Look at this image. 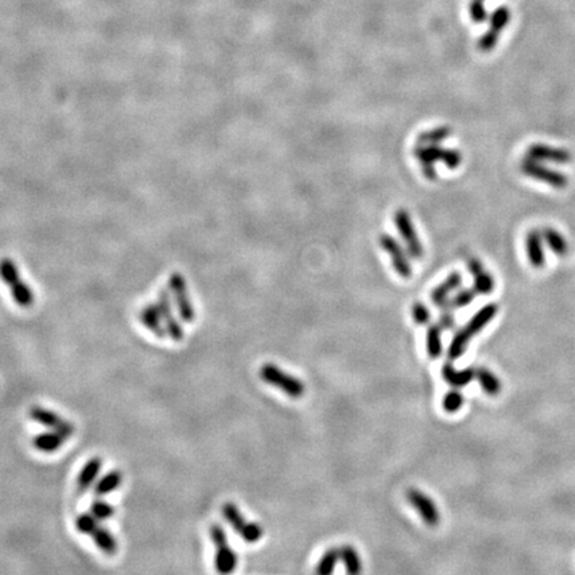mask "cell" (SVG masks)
Returning a JSON list of instances; mask_svg holds the SVG:
<instances>
[{"mask_svg": "<svg viewBox=\"0 0 575 575\" xmlns=\"http://www.w3.org/2000/svg\"><path fill=\"white\" fill-rule=\"evenodd\" d=\"M497 313L498 305L494 303L482 306L481 309L470 318L469 322L465 327L458 329L456 334L453 336V340L447 349V358L450 361L461 358L466 352L471 339L477 336L488 324H490L497 316Z\"/></svg>", "mask_w": 575, "mask_h": 575, "instance_id": "6da1fadb", "label": "cell"}, {"mask_svg": "<svg viewBox=\"0 0 575 575\" xmlns=\"http://www.w3.org/2000/svg\"><path fill=\"white\" fill-rule=\"evenodd\" d=\"M75 528L84 535L94 540L95 546L108 557H114L119 550L118 540L107 528L102 521L95 518L91 513H82L75 519Z\"/></svg>", "mask_w": 575, "mask_h": 575, "instance_id": "7a4b0ae2", "label": "cell"}, {"mask_svg": "<svg viewBox=\"0 0 575 575\" xmlns=\"http://www.w3.org/2000/svg\"><path fill=\"white\" fill-rule=\"evenodd\" d=\"M260 378L270 387L280 389L291 399H301L305 394V384L276 365H262L260 369Z\"/></svg>", "mask_w": 575, "mask_h": 575, "instance_id": "3957f363", "label": "cell"}, {"mask_svg": "<svg viewBox=\"0 0 575 575\" xmlns=\"http://www.w3.org/2000/svg\"><path fill=\"white\" fill-rule=\"evenodd\" d=\"M210 537L214 546V569L220 574H231L237 567V554L231 547L228 535L223 526L213 523L210 528Z\"/></svg>", "mask_w": 575, "mask_h": 575, "instance_id": "277c9868", "label": "cell"}, {"mask_svg": "<svg viewBox=\"0 0 575 575\" xmlns=\"http://www.w3.org/2000/svg\"><path fill=\"white\" fill-rule=\"evenodd\" d=\"M222 514L229 523V526L248 543H256L262 538L264 528L256 522H250L244 518L240 509L234 502H226L222 507Z\"/></svg>", "mask_w": 575, "mask_h": 575, "instance_id": "5b68a950", "label": "cell"}, {"mask_svg": "<svg viewBox=\"0 0 575 575\" xmlns=\"http://www.w3.org/2000/svg\"><path fill=\"white\" fill-rule=\"evenodd\" d=\"M519 168H521V172L523 175L531 177L534 180H538L540 183H545V184L550 186L552 188L564 189L569 184V177L566 176L564 174L552 169V168L542 164V162L533 160L530 157H525L521 162Z\"/></svg>", "mask_w": 575, "mask_h": 575, "instance_id": "8992f818", "label": "cell"}, {"mask_svg": "<svg viewBox=\"0 0 575 575\" xmlns=\"http://www.w3.org/2000/svg\"><path fill=\"white\" fill-rule=\"evenodd\" d=\"M394 224L401 238L405 241V247L409 256L414 260H421L423 258V247L417 235V231L414 229L409 212L406 210H399L396 212Z\"/></svg>", "mask_w": 575, "mask_h": 575, "instance_id": "52a82bcc", "label": "cell"}, {"mask_svg": "<svg viewBox=\"0 0 575 575\" xmlns=\"http://www.w3.org/2000/svg\"><path fill=\"white\" fill-rule=\"evenodd\" d=\"M406 500L411 507L418 513V516L423 518L425 525H428L429 528H435L440 525L441 521L440 510L429 495H426L418 489L411 488L406 492Z\"/></svg>", "mask_w": 575, "mask_h": 575, "instance_id": "ba28073f", "label": "cell"}, {"mask_svg": "<svg viewBox=\"0 0 575 575\" xmlns=\"http://www.w3.org/2000/svg\"><path fill=\"white\" fill-rule=\"evenodd\" d=\"M30 418L39 425L47 428L49 430H55L61 435H67L68 438H71L75 433L73 423L63 418L59 413L43 408V406H32L30 409Z\"/></svg>", "mask_w": 575, "mask_h": 575, "instance_id": "9c48e42d", "label": "cell"}, {"mask_svg": "<svg viewBox=\"0 0 575 575\" xmlns=\"http://www.w3.org/2000/svg\"><path fill=\"white\" fill-rule=\"evenodd\" d=\"M0 276H1V279L4 280V282L10 286L12 297H13V300H15V303L18 305L27 308V306L34 304L32 291L23 282H20L16 270L13 267H11L10 262H3L0 265Z\"/></svg>", "mask_w": 575, "mask_h": 575, "instance_id": "30bf717a", "label": "cell"}, {"mask_svg": "<svg viewBox=\"0 0 575 575\" xmlns=\"http://www.w3.org/2000/svg\"><path fill=\"white\" fill-rule=\"evenodd\" d=\"M380 246L387 250L390 261L393 264V268L399 274V277H402L404 280H409L413 274L411 270V261L408 258V255L405 253L404 248L399 246V243L387 234H382L380 236Z\"/></svg>", "mask_w": 575, "mask_h": 575, "instance_id": "8fae6325", "label": "cell"}, {"mask_svg": "<svg viewBox=\"0 0 575 575\" xmlns=\"http://www.w3.org/2000/svg\"><path fill=\"white\" fill-rule=\"evenodd\" d=\"M169 286L174 294L180 317L184 322L192 324L196 318V312L195 306L192 304V300L189 298L188 289L184 279L181 276H174L169 282Z\"/></svg>", "mask_w": 575, "mask_h": 575, "instance_id": "7c38bea8", "label": "cell"}, {"mask_svg": "<svg viewBox=\"0 0 575 575\" xmlns=\"http://www.w3.org/2000/svg\"><path fill=\"white\" fill-rule=\"evenodd\" d=\"M445 150L440 147V144H418L414 148V156L421 164L423 175L428 180H435L437 178V171H435V163L442 162Z\"/></svg>", "mask_w": 575, "mask_h": 575, "instance_id": "4fadbf2b", "label": "cell"}, {"mask_svg": "<svg viewBox=\"0 0 575 575\" xmlns=\"http://www.w3.org/2000/svg\"><path fill=\"white\" fill-rule=\"evenodd\" d=\"M526 157H530L537 162H542V163L549 162V163L559 165L570 164L573 160L571 153L569 152L567 150L557 148V147H552L547 144H540V143L528 145L526 150Z\"/></svg>", "mask_w": 575, "mask_h": 575, "instance_id": "5bb4252c", "label": "cell"}, {"mask_svg": "<svg viewBox=\"0 0 575 575\" xmlns=\"http://www.w3.org/2000/svg\"><path fill=\"white\" fill-rule=\"evenodd\" d=\"M157 308L160 310V316L163 318L165 329H167V334L171 337V340L175 342H181L184 340V328L181 325V322L177 320L176 315L174 313V309L171 305L169 301V296L167 292H162L159 294V301H157Z\"/></svg>", "mask_w": 575, "mask_h": 575, "instance_id": "9a60e30c", "label": "cell"}, {"mask_svg": "<svg viewBox=\"0 0 575 575\" xmlns=\"http://www.w3.org/2000/svg\"><path fill=\"white\" fill-rule=\"evenodd\" d=\"M102 469H103V459H102V457L90 458L83 465L82 470L78 474V478H76L78 493H87L97 481Z\"/></svg>", "mask_w": 575, "mask_h": 575, "instance_id": "2e32d148", "label": "cell"}, {"mask_svg": "<svg viewBox=\"0 0 575 575\" xmlns=\"http://www.w3.org/2000/svg\"><path fill=\"white\" fill-rule=\"evenodd\" d=\"M468 270L474 277L473 288L477 294L488 296V294L493 293L494 286H495L493 276L485 270L483 264L478 258H470L468 261Z\"/></svg>", "mask_w": 575, "mask_h": 575, "instance_id": "e0dca14e", "label": "cell"}, {"mask_svg": "<svg viewBox=\"0 0 575 575\" xmlns=\"http://www.w3.org/2000/svg\"><path fill=\"white\" fill-rule=\"evenodd\" d=\"M67 440H68L67 435H61L55 430H48L39 433L32 438V447L40 453L52 454L59 452L61 447L67 442Z\"/></svg>", "mask_w": 575, "mask_h": 575, "instance_id": "ac0fdd59", "label": "cell"}, {"mask_svg": "<svg viewBox=\"0 0 575 575\" xmlns=\"http://www.w3.org/2000/svg\"><path fill=\"white\" fill-rule=\"evenodd\" d=\"M526 253L528 262L535 270H542L546 264V256L543 249V237L540 231H530L526 237Z\"/></svg>", "mask_w": 575, "mask_h": 575, "instance_id": "d6986e66", "label": "cell"}, {"mask_svg": "<svg viewBox=\"0 0 575 575\" xmlns=\"http://www.w3.org/2000/svg\"><path fill=\"white\" fill-rule=\"evenodd\" d=\"M462 285V274L459 272H453L444 282L437 285L430 293V300L435 306L442 305L449 300V296L457 291Z\"/></svg>", "mask_w": 575, "mask_h": 575, "instance_id": "ffe728a7", "label": "cell"}, {"mask_svg": "<svg viewBox=\"0 0 575 575\" xmlns=\"http://www.w3.org/2000/svg\"><path fill=\"white\" fill-rule=\"evenodd\" d=\"M140 321L141 324L148 329V332H151L155 337L164 339L168 336L157 305L152 304V305L144 306L140 312Z\"/></svg>", "mask_w": 575, "mask_h": 575, "instance_id": "44dd1931", "label": "cell"}, {"mask_svg": "<svg viewBox=\"0 0 575 575\" xmlns=\"http://www.w3.org/2000/svg\"><path fill=\"white\" fill-rule=\"evenodd\" d=\"M442 378L450 387L459 389V387L469 385L470 382L476 378V369L474 368L456 369L452 363H447L442 366Z\"/></svg>", "mask_w": 575, "mask_h": 575, "instance_id": "7402d4cb", "label": "cell"}, {"mask_svg": "<svg viewBox=\"0 0 575 575\" xmlns=\"http://www.w3.org/2000/svg\"><path fill=\"white\" fill-rule=\"evenodd\" d=\"M123 483V473L120 470H111L99 478L94 485V493L97 497H104L116 492Z\"/></svg>", "mask_w": 575, "mask_h": 575, "instance_id": "603a6c76", "label": "cell"}, {"mask_svg": "<svg viewBox=\"0 0 575 575\" xmlns=\"http://www.w3.org/2000/svg\"><path fill=\"white\" fill-rule=\"evenodd\" d=\"M540 234H542L545 243L547 244V247L550 248V250L554 252L558 258H564L567 255L569 252L567 240L557 229H554L552 226H546L542 229Z\"/></svg>", "mask_w": 575, "mask_h": 575, "instance_id": "cb8c5ba5", "label": "cell"}, {"mask_svg": "<svg viewBox=\"0 0 575 575\" xmlns=\"http://www.w3.org/2000/svg\"><path fill=\"white\" fill-rule=\"evenodd\" d=\"M476 378H477L482 390L490 397L498 396L500 392L502 390V385H501V381L498 380V377L495 376L492 370H489L486 368L476 369Z\"/></svg>", "mask_w": 575, "mask_h": 575, "instance_id": "d4e9b609", "label": "cell"}, {"mask_svg": "<svg viewBox=\"0 0 575 575\" xmlns=\"http://www.w3.org/2000/svg\"><path fill=\"white\" fill-rule=\"evenodd\" d=\"M442 329L438 324H429L426 330V352L432 360L442 356Z\"/></svg>", "mask_w": 575, "mask_h": 575, "instance_id": "484cf974", "label": "cell"}, {"mask_svg": "<svg viewBox=\"0 0 575 575\" xmlns=\"http://www.w3.org/2000/svg\"><path fill=\"white\" fill-rule=\"evenodd\" d=\"M340 558L345 566L346 573L360 574L363 570V562L357 550L351 545H344L340 547Z\"/></svg>", "mask_w": 575, "mask_h": 575, "instance_id": "4316f807", "label": "cell"}, {"mask_svg": "<svg viewBox=\"0 0 575 575\" xmlns=\"http://www.w3.org/2000/svg\"><path fill=\"white\" fill-rule=\"evenodd\" d=\"M477 296V292L474 288H466V289H459L457 293L454 294L452 298H449L445 304L440 306L441 310H456L462 309L465 306L470 305Z\"/></svg>", "mask_w": 575, "mask_h": 575, "instance_id": "83f0119b", "label": "cell"}, {"mask_svg": "<svg viewBox=\"0 0 575 575\" xmlns=\"http://www.w3.org/2000/svg\"><path fill=\"white\" fill-rule=\"evenodd\" d=\"M340 549L333 547L329 549L325 552V554L321 557V559L318 561L317 566H316V574L328 575L332 574L336 569V566L340 561Z\"/></svg>", "mask_w": 575, "mask_h": 575, "instance_id": "f1b7e54d", "label": "cell"}, {"mask_svg": "<svg viewBox=\"0 0 575 575\" xmlns=\"http://www.w3.org/2000/svg\"><path fill=\"white\" fill-rule=\"evenodd\" d=\"M453 131L450 127L442 126V127H437V128L430 129V131H425L423 133L418 135L417 141L418 144H440L442 141L447 139L449 136H452Z\"/></svg>", "mask_w": 575, "mask_h": 575, "instance_id": "f546056e", "label": "cell"}, {"mask_svg": "<svg viewBox=\"0 0 575 575\" xmlns=\"http://www.w3.org/2000/svg\"><path fill=\"white\" fill-rule=\"evenodd\" d=\"M465 402L464 394L461 393V390L458 387H454L452 390H449L447 394L442 399V408L444 411L449 413V414H454L458 411H461L462 405Z\"/></svg>", "mask_w": 575, "mask_h": 575, "instance_id": "4dcf8cb0", "label": "cell"}, {"mask_svg": "<svg viewBox=\"0 0 575 575\" xmlns=\"http://www.w3.org/2000/svg\"><path fill=\"white\" fill-rule=\"evenodd\" d=\"M510 11L506 6L498 7L490 16V28L494 32L501 34L505 30L506 25L510 22Z\"/></svg>", "mask_w": 575, "mask_h": 575, "instance_id": "1f68e13d", "label": "cell"}, {"mask_svg": "<svg viewBox=\"0 0 575 575\" xmlns=\"http://www.w3.org/2000/svg\"><path fill=\"white\" fill-rule=\"evenodd\" d=\"M90 513L99 521H107L115 516V507L104 500H96L90 506Z\"/></svg>", "mask_w": 575, "mask_h": 575, "instance_id": "d6a6232c", "label": "cell"}, {"mask_svg": "<svg viewBox=\"0 0 575 575\" xmlns=\"http://www.w3.org/2000/svg\"><path fill=\"white\" fill-rule=\"evenodd\" d=\"M411 317L413 321L418 325H429L430 320H432V315L429 308L425 305L423 303H414L411 306Z\"/></svg>", "mask_w": 575, "mask_h": 575, "instance_id": "836d02e7", "label": "cell"}, {"mask_svg": "<svg viewBox=\"0 0 575 575\" xmlns=\"http://www.w3.org/2000/svg\"><path fill=\"white\" fill-rule=\"evenodd\" d=\"M500 35H501V34L494 32L492 30H488V32L483 34L481 39L478 40V44H477L478 49L482 51V52H490V51H493L495 46L498 44Z\"/></svg>", "mask_w": 575, "mask_h": 575, "instance_id": "e575fe53", "label": "cell"}, {"mask_svg": "<svg viewBox=\"0 0 575 575\" xmlns=\"http://www.w3.org/2000/svg\"><path fill=\"white\" fill-rule=\"evenodd\" d=\"M470 16L474 23H483L488 19L486 8L483 6V0H471L469 6Z\"/></svg>", "mask_w": 575, "mask_h": 575, "instance_id": "d590c367", "label": "cell"}, {"mask_svg": "<svg viewBox=\"0 0 575 575\" xmlns=\"http://www.w3.org/2000/svg\"><path fill=\"white\" fill-rule=\"evenodd\" d=\"M442 163L447 165L449 169H457L462 163V153L459 152L458 150H445Z\"/></svg>", "mask_w": 575, "mask_h": 575, "instance_id": "8d00e7d4", "label": "cell"}, {"mask_svg": "<svg viewBox=\"0 0 575 575\" xmlns=\"http://www.w3.org/2000/svg\"><path fill=\"white\" fill-rule=\"evenodd\" d=\"M438 325L442 330H453L456 327V318L453 315V310H441Z\"/></svg>", "mask_w": 575, "mask_h": 575, "instance_id": "74e56055", "label": "cell"}]
</instances>
